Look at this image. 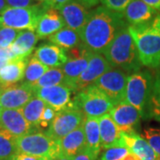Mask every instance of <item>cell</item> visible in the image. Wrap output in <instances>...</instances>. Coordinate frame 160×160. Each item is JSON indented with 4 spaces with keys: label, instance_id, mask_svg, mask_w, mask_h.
Segmentation results:
<instances>
[{
    "label": "cell",
    "instance_id": "f907efd6",
    "mask_svg": "<svg viewBox=\"0 0 160 160\" xmlns=\"http://www.w3.org/2000/svg\"><path fill=\"white\" fill-rule=\"evenodd\" d=\"M159 160H160V158H159Z\"/></svg>",
    "mask_w": 160,
    "mask_h": 160
},
{
    "label": "cell",
    "instance_id": "e0dca14e",
    "mask_svg": "<svg viewBox=\"0 0 160 160\" xmlns=\"http://www.w3.org/2000/svg\"><path fill=\"white\" fill-rule=\"evenodd\" d=\"M99 127L102 149L124 147L122 132L109 114L104 115L99 118Z\"/></svg>",
    "mask_w": 160,
    "mask_h": 160
},
{
    "label": "cell",
    "instance_id": "7c38bea8",
    "mask_svg": "<svg viewBox=\"0 0 160 160\" xmlns=\"http://www.w3.org/2000/svg\"><path fill=\"white\" fill-rule=\"evenodd\" d=\"M35 90L29 84L6 86L0 94V104L3 109H21L34 97Z\"/></svg>",
    "mask_w": 160,
    "mask_h": 160
},
{
    "label": "cell",
    "instance_id": "7a4b0ae2",
    "mask_svg": "<svg viewBox=\"0 0 160 160\" xmlns=\"http://www.w3.org/2000/svg\"><path fill=\"white\" fill-rule=\"evenodd\" d=\"M142 66L160 68V11L152 20L140 25H128Z\"/></svg>",
    "mask_w": 160,
    "mask_h": 160
},
{
    "label": "cell",
    "instance_id": "277c9868",
    "mask_svg": "<svg viewBox=\"0 0 160 160\" xmlns=\"http://www.w3.org/2000/svg\"><path fill=\"white\" fill-rule=\"evenodd\" d=\"M154 78L149 71L140 70L128 76L126 102L139 110L142 118H149V109Z\"/></svg>",
    "mask_w": 160,
    "mask_h": 160
},
{
    "label": "cell",
    "instance_id": "f35d334b",
    "mask_svg": "<svg viewBox=\"0 0 160 160\" xmlns=\"http://www.w3.org/2000/svg\"><path fill=\"white\" fill-rule=\"evenodd\" d=\"M70 0H46L43 4L48 9H55L60 10L63 6H65Z\"/></svg>",
    "mask_w": 160,
    "mask_h": 160
},
{
    "label": "cell",
    "instance_id": "7bdbcfd3",
    "mask_svg": "<svg viewBox=\"0 0 160 160\" xmlns=\"http://www.w3.org/2000/svg\"><path fill=\"white\" fill-rule=\"evenodd\" d=\"M142 1H143L150 7L156 9L157 11H160V0H142Z\"/></svg>",
    "mask_w": 160,
    "mask_h": 160
},
{
    "label": "cell",
    "instance_id": "d6986e66",
    "mask_svg": "<svg viewBox=\"0 0 160 160\" xmlns=\"http://www.w3.org/2000/svg\"><path fill=\"white\" fill-rule=\"evenodd\" d=\"M33 56L49 69L62 67L68 62L66 51L53 44H45L38 46Z\"/></svg>",
    "mask_w": 160,
    "mask_h": 160
},
{
    "label": "cell",
    "instance_id": "f6af8a7d",
    "mask_svg": "<svg viewBox=\"0 0 160 160\" xmlns=\"http://www.w3.org/2000/svg\"><path fill=\"white\" fill-rule=\"evenodd\" d=\"M6 8H8V6L6 4V0H0V14L5 11Z\"/></svg>",
    "mask_w": 160,
    "mask_h": 160
},
{
    "label": "cell",
    "instance_id": "e575fe53",
    "mask_svg": "<svg viewBox=\"0 0 160 160\" xmlns=\"http://www.w3.org/2000/svg\"><path fill=\"white\" fill-rule=\"evenodd\" d=\"M132 0H102L103 6L115 12H123Z\"/></svg>",
    "mask_w": 160,
    "mask_h": 160
},
{
    "label": "cell",
    "instance_id": "52a82bcc",
    "mask_svg": "<svg viewBox=\"0 0 160 160\" xmlns=\"http://www.w3.org/2000/svg\"><path fill=\"white\" fill-rule=\"evenodd\" d=\"M74 102L75 105L79 108L86 117L97 118L109 114L115 105L114 102L94 85L78 92Z\"/></svg>",
    "mask_w": 160,
    "mask_h": 160
},
{
    "label": "cell",
    "instance_id": "4dcf8cb0",
    "mask_svg": "<svg viewBox=\"0 0 160 160\" xmlns=\"http://www.w3.org/2000/svg\"><path fill=\"white\" fill-rule=\"evenodd\" d=\"M149 118H154L160 122V71L154 78L149 102Z\"/></svg>",
    "mask_w": 160,
    "mask_h": 160
},
{
    "label": "cell",
    "instance_id": "484cf974",
    "mask_svg": "<svg viewBox=\"0 0 160 160\" xmlns=\"http://www.w3.org/2000/svg\"><path fill=\"white\" fill-rule=\"evenodd\" d=\"M48 39L52 44L60 46L64 50L72 49L82 44L78 33L68 27L60 29L56 33L50 36Z\"/></svg>",
    "mask_w": 160,
    "mask_h": 160
},
{
    "label": "cell",
    "instance_id": "4316f807",
    "mask_svg": "<svg viewBox=\"0 0 160 160\" xmlns=\"http://www.w3.org/2000/svg\"><path fill=\"white\" fill-rule=\"evenodd\" d=\"M46 103L38 97H33L23 108L21 109L25 119L30 126L38 129L40 127L41 117L46 108Z\"/></svg>",
    "mask_w": 160,
    "mask_h": 160
},
{
    "label": "cell",
    "instance_id": "7dc6e473",
    "mask_svg": "<svg viewBox=\"0 0 160 160\" xmlns=\"http://www.w3.org/2000/svg\"><path fill=\"white\" fill-rule=\"evenodd\" d=\"M6 87V86H5V85H3V84L0 82V94H1V92H2L4 91V89H5Z\"/></svg>",
    "mask_w": 160,
    "mask_h": 160
},
{
    "label": "cell",
    "instance_id": "ac0fdd59",
    "mask_svg": "<svg viewBox=\"0 0 160 160\" xmlns=\"http://www.w3.org/2000/svg\"><path fill=\"white\" fill-rule=\"evenodd\" d=\"M158 12L142 0H132L124 10V17L129 25H140L152 20Z\"/></svg>",
    "mask_w": 160,
    "mask_h": 160
},
{
    "label": "cell",
    "instance_id": "f1b7e54d",
    "mask_svg": "<svg viewBox=\"0 0 160 160\" xmlns=\"http://www.w3.org/2000/svg\"><path fill=\"white\" fill-rule=\"evenodd\" d=\"M18 153L16 137L0 128V160H12Z\"/></svg>",
    "mask_w": 160,
    "mask_h": 160
},
{
    "label": "cell",
    "instance_id": "4fadbf2b",
    "mask_svg": "<svg viewBox=\"0 0 160 160\" xmlns=\"http://www.w3.org/2000/svg\"><path fill=\"white\" fill-rule=\"evenodd\" d=\"M0 128L16 138L38 130L25 119L21 109H3L0 111Z\"/></svg>",
    "mask_w": 160,
    "mask_h": 160
},
{
    "label": "cell",
    "instance_id": "60d3db41",
    "mask_svg": "<svg viewBox=\"0 0 160 160\" xmlns=\"http://www.w3.org/2000/svg\"><path fill=\"white\" fill-rule=\"evenodd\" d=\"M78 1L85 7H86L87 9H89V8H92L93 6H97L102 0H78Z\"/></svg>",
    "mask_w": 160,
    "mask_h": 160
},
{
    "label": "cell",
    "instance_id": "d6a6232c",
    "mask_svg": "<svg viewBox=\"0 0 160 160\" xmlns=\"http://www.w3.org/2000/svg\"><path fill=\"white\" fill-rule=\"evenodd\" d=\"M129 153V149L125 147H111L103 151L100 160H124Z\"/></svg>",
    "mask_w": 160,
    "mask_h": 160
},
{
    "label": "cell",
    "instance_id": "ab89813d",
    "mask_svg": "<svg viewBox=\"0 0 160 160\" xmlns=\"http://www.w3.org/2000/svg\"><path fill=\"white\" fill-rule=\"evenodd\" d=\"M73 160H97V158L92 155L89 149L85 148L81 152L75 156Z\"/></svg>",
    "mask_w": 160,
    "mask_h": 160
},
{
    "label": "cell",
    "instance_id": "ee69618b",
    "mask_svg": "<svg viewBox=\"0 0 160 160\" xmlns=\"http://www.w3.org/2000/svg\"><path fill=\"white\" fill-rule=\"evenodd\" d=\"M55 160H73V157H69V156H67L63 153H60V155L55 158Z\"/></svg>",
    "mask_w": 160,
    "mask_h": 160
},
{
    "label": "cell",
    "instance_id": "b9f144b4",
    "mask_svg": "<svg viewBox=\"0 0 160 160\" xmlns=\"http://www.w3.org/2000/svg\"><path fill=\"white\" fill-rule=\"evenodd\" d=\"M12 160H43L36 157L29 156V155L22 154V153H18Z\"/></svg>",
    "mask_w": 160,
    "mask_h": 160
},
{
    "label": "cell",
    "instance_id": "30bf717a",
    "mask_svg": "<svg viewBox=\"0 0 160 160\" xmlns=\"http://www.w3.org/2000/svg\"><path fill=\"white\" fill-rule=\"evenodd\" d=\"M73 90L65 85L43 87L35 91V95L43 100L46 105L50 106L56 112H60L69 108L77 107L71 100Z\"/></svg>",
    "mask_w": 160,
    "mask_h": 160
},
{
    "label": "cell",
    "instance_id": "5bb4252c",
    "mask_svg": "<svg viewBox=\"0 0 160 160\" xmlns=\"http://www.w3.org/2000/svg\"><path fill=\"white\" fill-rule=\"evenodd\" d=\"M109 115L121 132L135 131L142 118L139 110L126 101L115 104Z\"/></svg>",
    "mask_w": 160,
    "mask_h": 160
},
{
    "label": "cell",
    "instance_id": "bcb514c9",
    "mask_svg": "<svg viewBox=\"0 0 160 160\" xmlns=\"http://www.w3.org/2000/svg\"><path fill=\"white\" fill-rule=\"evenodd\" d=\"M8 62H6V61H2V60H0V70L3 69V67L6 65V63Z\"/></svg>",
    "mask_w": 160,
    "mask_h": 160
},
{
    "label": "cell",
    "instance_id": "603a6c76",
    "mask_svg": "<svg viewBox=\"0 0 160 160\" xmlns=\"http://www.w3.org/2000/svg\"><path fill=\"white\" fill-rule=\"evenodd\" d=\"M61 153L73 157L81 152L83 149L86 148V139L85 131H84V124L76 130L69 132L66 136L59 141Z\"/></svg>",
    "mask_w": 160,
    "mask_h": 160
},
{
    "label": "cell",
    "instance_id": "cb8c5ba5",
    "mask_svg": "<svg viewBox=\"0 0 160 160\" xmlns=\"http://www.w3.org/2000/svg\"><path fill=\"white\" fill-rule=\"evenodd\" d=\"M37 33L30 30H22L12 45V50L16 58H28L38 41Z\"/></svg>",
    "mask_w": 160,
    "mask_h": 160
},
{
    "label": "cell",
    "instance_id": "8d00e7d4",
    "mask_svg": "<svg viewBox=\"0 0 160 160\" xmlns=\"http://www.w3.org/2000/svg\"><path fill=\"white\" fill-rule=\"evenodd\" d=\"M8 7H28L34 6L35 0H6Z\"/></svg>",
    "mask_w": 160,
    "mask_h": 160
},
{
    "label": "cell",
    "instance_id": "c3c4849f",
    "mask_svg": "<svg viewBox=\"0 0 160 160\" xmlns=\"http://www.w3.org/2000/svg\"><path fill=\"white\" fill-rule=\"evenodd\" d=\"M35 1H38V2H40V3H44L46 0H35Z\"/></svg>",
    "mask_w": 160,
    "mask_h": 160
},
{
    "label": "cell",
    "instance_id": "3957f363",
    "mask_svg": "<svg viewBox=\"0 0 160 160\" xmlns=\"http://www.w3.org/2000/svg\"><path fill=\"white\" fill-rule=\"evenodd\" d=\"M102 54L112 68H118L127 74L140 71L142 66L128 25L118 32Z\"/></svg>",
    "mask_w": 160,
    "mask_h": 160
},
{
    "label": "cell",
    "instance_id": "7402d4cb",
    "mask_svg": "<svg viewBox=\"0 0 160 160\" xmlns=\"http://www.w3.org/2000/svg\"><path fill=\"white\" fill-rule=\"evenodd\" d=\"M28 58H16L9 61L0 70V82L6 86H12L24 78Z\"/></svg>",
    "mask_w": 160,
    "mask_h": 160
},
{
    "label": "cell",
    "instance_id": "5b68a950",
    "mask_svg": "<svg viewBox=\"0 0 160 160\" xmlns=\"http://www.w3.org/2000/svg\"><path fill=\"white\" fill-rule=\"evenodd\" d=\"M18 152L43 160H55L61 153L60 143L43 132H33L16 138Z\"/></svg>",
    "mask_w": 160,
    "mask_h": 160
},
{
    "label": "cell",
    "instance_id": "1f68e13d",
    "mask_svg": "<svg viewBox=\"0 0 160 160\" xmlns=\"http://www.w3.org/2000/svg\"><path fill=\"white\" fill-rule=\"evenodd\" d=\"M144 139L160 157V128L148 127L143 131Z\"/></svg>",
    "mask_w": 160,
    "mask_h": 160
},
{
    "label": "cell",
    "instance_id": "d590c367",
    "mask_svg": "<svg viewBox=\"0 0 160 160\" xmlns=\"http://www.w3.org/2000/svg\"><path fill=\"white\" fill-rule=\"evenodd\" d=\"M57 115V112L54 109L51 108L50 106L46 105V108L44 109V112L41 117V122H40V127L42 128H47L49 127L52 122L55 118Z\"/></svg>",
    "mask_w": 160,
    "mask_h": 160
},
{
    "label": "cell",
    "instance_id": "681fc988",
    "mask_svg": "<svg viewBox=\"0 0 160 160\" xmlns=\"http://www.w3.org/2000/svg\"><path fill=\"white\" fill-rule=\"evenodd\" d=\"M2 109H3V107H2V105H1V104H0V111H1V110H2Z\"/></svg>",
    "mask_w": 160,
    "mask_h": 160
},
{
    "label": "cell",
    "instance_id": "9c48e42d",
    "mask_svg": "<svg viewBox=\"0 0 160 160\" xmlns=\"http://www.w3.org/2000/svg\"><path fill=\"white\" fill-rule=\"evenodd\" d=\"M128 76L120 69H111L99 78L93 85L104 92L114 104L126 101Z\"/></svg>",
    "mask_w": 160,
    "mask_h": 160
},
{
    "label": "cell",
    "instance_id": "44dd1931",
    "mask_svg": "<svg viewBox=\"0 0 160 160\" xmlns=\"http://www.w3.org/2000/svg\"><path fill=\"white\" fill-rule=\"evenodd\" d=\"M91 55L92 52L86 50L80 56L69 59L63 65L62 69L65 75V86H69L72 90L74 89L76 82L87 68Z\"/></svg>",
    "mask_w": 160,
    "mask_h": 160
},
{
    "label": "cell",
    "instance_id": "9a60e30c",
    "mask_svg": "<svg viewBox=\"0 0 160 160\" xmlns=\"http://www.w3.org/2000/svg\"><path fill=\"white\" fill-rule=\"evenodd\" d=\"M59 11L66 27L75 30L78 35L84 29L90 15V12L78 0H70Z\"/></svg>",
    "mask_w": 160,
    "mask_h": 160
},
{
    "label": "cell",
    "instance_id": "74e56055",
    "mask_svg": "<svg viewBox=\"0 0 160 160\" xmlns=\"http://www.w3.org/2000/svg\"><path fill=\"white\" fill-rule=\"evenodd\" d=\"M16 59L13 52L12 50L11 46L8 47H0V60L9 62L12 60Z\"/></svg>",
    "mask_w": 160,
    "mask_h": 160
},
{
    "label": "cell",
    "instance_id": "8992f818",
    "mask_svg": "<svg viewBox=\"0 0 160 160\" xmlns=\"http://www.w3.org/2000/svg\"><path fill=\"white\" fill-rule=\"evenodd\" d=\"M47 9L43 3L28 7H8L0 14V28L35 31L40 18Z\"/></svg>",
    "mask_w": 160,
    "mask_h": 160
},
{
    "label": "cell",
    "instance_id": "8fae6325",
    "mask_svg": "<svg viewBox=\"0 0 160 160\" xmlns=\"http://www.w3.org/2000/svg\"><path fill=\"white\" fill-rule=\"evenodd\" d=\"M111 69L113 68L102 53L92 52L88 66L76 82L73 91L78 92L93 85L99 78Z\"/></svg>",
    "mask_w": 160,
    "mask_h": 160
},
{
    "label": "cell",
    "instance_id": "6da1fadb",
    "mask_svg": "<svg viewBox=\"0 0 160 160\" xmlns=\"http://www.w3.org/2000/svg\"><path fill=\"white\" fill-rule=\"evenodd\" d=\"M127 26L124 13L98 6L90 12L88 21L79 34L82 45L92 52L102 53L120 29Z\"/></svg>",
    "mask_w": 160,
    "mask_h": 160
},
{
    "label": "cell",
    "instance_id": "836d02e7",
    "mask_svg": "<svg viewBox=\"0 0 160 160\" xmlns=\"http://www.w3.org/2000/svg\"><path fill=\"white\" fill-rule=\"evenodd\" d=\"M22 30L19 29L1 27L0 28V47L11 46L16 40Z\"/></svg>",
    "mask_w": 160,
    "mask_h": 160
},
{
    "label": "cell",
    "instance_id": "f546056e",
    "mask_svg": "<svg viewBox=\"0 0 160 160\" xmlns=\"http://www.w3.org/2000/svg\"><path fill=\"white\" fill-rule=\"evenodd\" d=\"M48 69L49 68L46 67L42 62H40L37 58L34 56L31 57L28 62L27 67L25 69V75H24L25 82L32 86Z\"/></svg>",
    "mask_w": 160,
    "mask_h": 160
},
{
    "label": "cell",
    "instance_id": "d4e9b609",
    "mask_svg": "<svg viewBox=\"0 0 160 160\" xmlns=\"http://www.w3.org/2000/svg\"><path fill=\"white\" fill-rule=\"evenodd\" d=\"M84 131L86 134V148L97 158L102 149L99 119L97 118L86 117L84 122Z\"/></svg>",
    "mask_w": 160,
    "mask_h": 160
},
{
    "label": "cell",
    "instance_id": "ffe728a7",
    "mask_svg": "<svg viewBox=\"0 0 160 160\" xmlns=\"http://www.w3.org/2000/svg\"><path fill=\"white\" fill-rule=\"evenodd\" d=\"M66 27L64 20L60 12L55 9H47L40 18L36 33L39 39L48 38L60 29Z\"/></svg>",
    "mask_w": 160,
    "mask_h": 160
},
{
    "label": "cell",
    "instance_id": "ba28073f",
    "mask_svg": "<svg viewBox=\"0 0 160 160\" xmlns=\"http://www.w3.org/2000/svg\"><path fill=\"white\" fill-rule=\"evenodd\" d=\"M85 113L78 107H72L57 112L55 118L48 127L46 133L59 142L69 132L81 126L86 119Z\"/></svg>",
    "mask_w": 160,
    "mask_h": 160
},
{
    "label": "cell",
    "instance_id": "83f0119b",
    "mask_svg": "<svg viewBox=\"0 0 160 160\" xmlns=\"http://www.w3.org/2000/svg\"><path fill=\"white\" fill-rule=\"evenodd\" d=\"M65 75L63 73L62 69L61 68H50L32 86L35 91L43 88V87H50V86H58V85H65Z\"/></svg>",
    "mask_w": 160,
    "mask_h": 160
},
{
    "label": "cell",
    "instance_id": "2e32d148",
    "mask_svg": "<svg viewBox=\"0 0 160 160\" xmlns=\"http://www.w3.org/2000/svg\"><path fill=\"white\" fill-rule=\"evenodd\" d=\"M122 138L124 147L136 155L141 160H159V156L136 131L122 132Z\"/></svg>",
    "mask_w": 160,
    "mask_h": 160
}]
</instances>
